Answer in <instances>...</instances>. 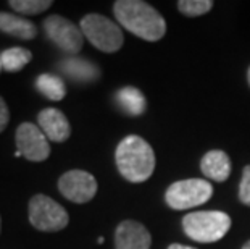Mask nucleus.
<instances>
[{"instance_id": "nucleus-1", "label": "nucleus", "mask_w": 250, "mask_h": 249, "mask_svg": "<svg viewBox=\"0 0 250 249\" xmlns=\"http://www.w3.org/2000/svg\"><path fill=\"white\" fill-rule=\"evenodd\" d=\"M113 13L125 29L144 41H160L167 33L163 17L142 0H118L113 3Z\"/></svg>"}, {"instance_id": "nucleus-2", "label": "nucleus", "mask_w": 250, "mask_h": 249, "mask_svg": "<svg viewBox=\"0 0 250 249\" xmlns=\"http://www.w3.org/2000/svg\"><path fill=\"white\" fill-rule=\"evenodd\" d=\"M118 172L131 183H144L155 170V152L146 139L129 135L120 141L115 152Z\"/></svg>"}, {"instance_id": "nucleus-3", "label": "nucleus", "mask_w": 250, "mask_h": 249, "mask_svg": "<svg viewBox=\"0 0 250 249\" xmlns=\"http://www.w3.org/2000/svg\"><path fill=\"white\" fill-rule=\"evenodd\" d=\"M231 228V217L220 210H202L183 217V230L190 240L199 243H216Z\"/></svg>"}, {"instance_id": "nucleus-4", "label": "nucleus", "mask_w": 250, "mask_h": 249, "mask_svg": "<svg viewBox=\"0 0 250 249\" xmlns=\"http://www.w3.org/2000/svg\"><path fill=\"white\" fill-rule=\"evenodd\" d=\"M81 31L95 49L105 54H113L123 47L125 36L121 33V28L104 15H86L81 20Z\"/></svg>"}, {"instance_id": "nucleus-5", "label": "nucleus", "mask_w": 250, "mask_h": 249, "mask_svg": "<svg viewBox=\"0 0 250 249\" xmlns=\"http://www.w3.org/2000/svg\"><path fill=\"white\" fill-rule=\"evenodd\" d=\"M29 224L39 231L54 233L68 226L70 217L62 204L45 194H36L28 205Z\"/></svg>"}, {"instance_id": "nucleus-6", "label": "nucleus", "mask_w": 250, "mask_h": 249, "mask_svg": "<svg viewBox=\"0 0 250 249\" xmlns=\"http://www.w3.org/2000/svg\"><path fill=\"white\" fill-rule=\"evenodd\" d=\"M211 196L213 188L207 180L189 178L173 183L165 193V201L174 210H186L205 204Z\"/></svg>"}, {"instance_id": "nucleus-7", "label": "nucleus", "mask_w": 250, "mask_h": 249, "mask_svg": "<svg viewBox=\"0 0 250 249\" xmlns=\"http://www.w3.org/2000/svg\"><path fill=\"white\" fill-rule=\"evenodd\" d=\"M44 31L47 38L66 54L76 55L81 52L84 45V34L81 28L73 21L60 15H50L44 20Z\"/></svg>"}, {"instance_id": "nucleus-8", "label": "nucleus", "mask_w": 250, "mask_h": 249, "mask_svg": "<svg viewBox=\"0 0 250 249\" xmlns=\"http://www.w3.org/2000/svg\"><path fill=\"white\" fill-rule=\"evenodd\" d=\"M15 142L18 152L29 162H44L50 156L49 139L36 123H21L15 133Z\"/></svg>"}, {"instance_id": "nucleus-9", "label": "nucleus", "mask_w": 250, "mask_h": 249, "mask_svg": "<svg viewBox=\"0 0 250 249\" xmlns=\"http://www.w3.org/2000/svg\"><path fill=\"white\" fill-rule=\"evenodd\" d=\"M99 184L94 175L84 170H70L58 180V191L71 203L86 204L97 194Z\"/></svg>"}, {"instance_id": "nucleus-10", "label": "nucleus", "mask_w": 250, "mask_h": 249, "mask_svg": "<svg viewBox=\"0 0 250 249\" xmlns=\"http://www.w3.org/2000/svg\"><path fill=\"white\" fill-rule=\"evenodd\" d=\"M152 236L139 222L125 220L116 226L115 249H150Z\"/></svg>"}, {"instance_id": "nucleus-11", "label": "nucleus", "mask_w": 250, "mask_h": 249, "mask_svg": "<svg viewBox=\"0 0 250 249\" xmlns=\"http://www.w3.org/2000/svg\"><path fill=\"white\" fill-rule=\"evenodd\" d=\"M37 126L47 136V139L54 142H65L71 135L70 121L58 109L49 107L41 110L37 115Z\"/></svg>"}, {"instance_id": "nucleus-12", "label": "nucleus", "mask_w": 250, "mask_h": 249, "mask_svg": "<svg viewBox=\"0 0 250 249\" xmlns=\"http://www.w3.org/2000/svg\"><path fill=\"white\" fill-rule=\"evenodd\" d=\"M200 170L213 181H226L231 175V158L225 151H208L200 160Z\"/></svg>"}, {"instance_id": "nucleus-13", "label": "nucleus", "mask_w": 250, "mask_h": 249, "mask_svg": "<svg viewBox=\"0 0 250 249\" xmlns=\"http://www.w3.org/2000/svg\"><path fill=\"white\" fill-rule=\"evenodd\" d=\"M58 68L68 78H71L73 81L78 83H92L100 76L99 67L81 57H68L58 63Z\"/></svg>"}, {"instance_id": "nucleus-14", "label": "nucleus", "mask_w": 250, "mask_h": 249, "mask_svg": "<svg viewBox=\"0 0 250 249\" xmlns=\"http://www.w3.org/2000/svg\"><path fill=\"white\" fill-rule=\"evenodd\" d=\"M0 31L21 41H31L37 36V26L33 21L7 12H0Z\"/></svg>"}, {"instance_id": "nucleus-15", "label": "nucleus", "mask_w": 250, "mask_h": 249, "mask_svg": "<svg viewBox=\"0 0 250 249\" xmlns=\"http://www.w3.org/2000/svg\"><path fill=\"white\" fill-rule=\"evenodd\" d=\"M116 102L125 113L131 116L142 115L147 107V100L137 88L126 86L116 92Z\"/></svg>"}, {"instance_id": "nucleus-16", "label": "nucleus", "mask_w": 250, "mask_h": 249, "mask_svg": "<svg viewBox=\"0 0 250 249\" xmlns=\"http://www.w3.org/2000/svg\"><path fill=\"white\" fill-rule=\"evenodd\" d=\"M36 88L42 96L50 100H62L66 96V86L63 79L52 73H44L36 79Z\"/></svg>"}, {"instance_id": "nucleus-17", "label": "nucleus", "mask_w": 250, "mask_h": 249, "mask_svg": "<svg viewBox=\"0 0 250 249\" xmlns=\"http://www.w3.org/2000/svg\"><path fill=\"white\" fill-rule=\"evenodd\" d=\"M2 65L3 70L8 73H17L21 71L23 68L28 65L33 58V54L28 49H23V47H13V49H7L2 52Z\"/></svg>"}, {"instance_id": "nucleus-18", "label": "nucleus", "mask_w": 250, "mask_h": 249, "mask_svg": "<svg viewBox=\"0 0 250 249\" xmlns=\"http://www.w3.org/2000/svg\"><path fill=\"white\" fill-rule=\"evenodd\" d=\"M52 5H54L52 0H10L8 2V7H12L17 13L26 15V17L39 15L49 10Z\"/></svg>"}, {"instance_id": "nucleus-19", "label": "nucleus", "mask_w": 250, "mask_h": 249, "mask_svg": "<svg viewBox=\"0 0 250 249\" xmlns=\"http://www.w3.org/2000/svg\"><path fill=\"white\" fill-rule=\"evenodd\" d=\"M211 7H213L211 0H179L178 2L179 12L189 18H195L208 13Z\"/></svg>"}, {"instance_id": "nucleus-20", "label": "nucleus", "mask_w": 250, "mask_h": 249, "mask_svg": "<svg viewBox=\"0 0 250 249\" xmlns=\"http://www.w3.org/2000/svg\"><path fill=\"white\" fill-rule=\"evenodd\" d=\"M239 201L250 207V165H246L242 170V180L239 184Z\"/></svg>"}, {"instance_id": "nucleus-21", "label": "nucleus", "mask_w": 250, "mask_h": 249, "mask_svg": "<svg viewBox=\"0 0 250 249\" xmlns=\"http://www.w3.org/2000/svg\"><path fill=\"white\" fill-rule=\"evenodd\" d=\"M8 121H10V110L7 107V104H5L3 97H0V133H3Z\"/></svg>"}, {"instance_id": "nucleus-22", "label": "nucleus", "mask_w": 250, "mask_h": 249, "mask_svg": "<svg viewBox=\"0 0 250 249\" xmlns=\"http://www.w3.org/2000/svg\"><path fill=\"white\" fill-rule=\"evenodd\" d=\"M168 249H195L192 246H186V245H179V243H173V245H169Z\"/></svg>"}, {"instance_id": "nucleus-23", "label": "nucleus", "mask_w": 250, "mask_h": 249, "mask_svg": "<svg viewBox=\"0 0 250 249\" xmlns=\"http://www.w3.org/2000/svg\"><path fill=\"white\" fill-rule=\"evenodd\" d=\"M242 249H250V240H249V241L246 243V245L242 246Z\"/></svg>"}, {"instance_id": "nucleus-24", "label": "nucleus", "mask_w": 250, "mask_h": 249, "mask_svg": "<svg viewBox=\"0 0 250 249\" xmlns=\"http://www.w3.org/2000/svg\"><path fill=\"white\" fill-rule=\"evenodd\" d=\"M247 79H249V84H250V68H249V71H247Z\"/></svg>"}, {"instance_id": "nucleus-25", "label": "nucleus", "mask_w": 250, "mask_h": 249, "mask_svg": "<svg viewBox=\"0 0 250 249\" xmlns=\"http://www.w3.org/2000/svg\"><path fill=\"white\" fill-rule=\"evenodd\" d=\"M3 70V65H2V58H0V71Z\"/></svg>"}, {"instance_id": "nucleus-26", "label": "nucleus", "mask_w": 250, "mask_h": 249, "mask_svg": "<svg viewBox=\"0 0 250 249\" xmlns=\"http://www.w3.org/2000/svg\"><path fill=\"white\" fill-rule=\"evenodd\" d=\"M0 230H2V219H0Z\"/></svg>"}]
</instances>
